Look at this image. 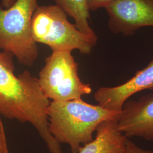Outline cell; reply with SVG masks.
Masks as SVG:
<instances>
[{
    "mask_svg": "<svg viewBox=\"0 0 153 153\" xmlns=\"http://www.w3.org/2000/svg\"><path fill=\"white\" fill-rule=\"evenodd\" d=\"M13 59L0 50V112L7 119L41 129L47 122L50 100L42 92L38 78L30 71L15 74Z\"/></svg>",
    "mask_w": 153,
    "mask_h": 153,
    "instance_id": "1",
    "label": "cell"
},
{
    "mask_svg": "<svg viewBox=\"0 0 153 153\" xmlns=\"http://www.w3.org/2000/svg\"><path fill=\"white\" fill-rule=\"evenodd\" d=\"M2 116L0 112V153H9L7 138Z\"/></svg>",
    "mask_w": 153,
    "mask_h": 153,
    "instance_id": "11",
    "label": "cell"
},
{
    "mask_svg": "<svg viewBox=\"0 0 153 153\" xmlns=\"http://www.w3.org/2000/svg\"><path fill=\"white\" fill-rule=\"evenodd\" d=\"M117 124L118 130L128 138L153 140V93L137 100H126Z\"/></svg>",
    "mask_w": 153,
    "mask_h": 153,
    "instance_id": "7",
    "label": "cell"
},
{
    "mask_svg": "<svg viewBox=\"0 0 153 153\" xmlns=\"http://www.w3.org/2000/svg\"><path fill=\"white\" fill-rule=\"evenodd\" d=\"M124 153H153V150L143 149L140 148L128 138L126 142Z\"/></svg>",
    "mask_w": 153,
    "mask_h": 153,
    "instance_id": "12",
    "label": "cell"
},
{
    "mask_svg": "<svg viewBox=\"0 0 153 153\" xmlns=\"http://www.w3.org/2000/svg\"><path fill=\"white\" fill-rule=\"evenodd\" d=\"M38 6V0H16L7 9L0 4V50L26 66H33L38 57V47L31 30Z\"/></svg>",
    "mask_w": 153,
    "mask_h": 153,
    "instance_id": "4",
    "label": "cell"
},
{
    "mask_svg": "<svg viewBox=\"0 0 153 153\" xmlns=\"http://www.w3.org/2000/svg\"><path fill=\"white\" fill-rule=\"evenodd\" d=\"M16 0H1V5L4 8H9L13 5Z\"/></svg>",
    "mask_w": 153,
    "mask_h": 153,
    "instance_id": "14",
    "label": "cell"
},
{
    "mask_svg": "<svg viewBox=\"0 0 153 153\" xmlns=\"http://www.w3.org/2000/svg\"><path fill=\"white\" fill-rule=\"evenodd\" d=\"M75 22V25L82 33L95 35L96 33L90 25V10L87 0H53Z\"/></svg>",
    "mask_w": 153,
    "mask_h": 153,
    "instance_id": "10",
    "label": "cell"
},
{
    "mask_svg": "<svg viewBox=\"0 0 153 153\" xmlns=\"http://www.w3.org/2000/svg\"><path fill=\"white\" fill-rule=\"evenodd\" d=\"M31 34L35 42L48 46L52 52L77 50L89 55L98 41L97 35L80 31L59 6L39 5L31 21Z\"/></svg>",
    "mask_w": 153,
    "mask_h": 153,
    "instance_id": "3",
    "label": "cell"
},
{
    "mask_svg": "<svg viewBox=\"0 0 153 153\" xmlns=\"http://www.w3.org/2000/svg\"><path fill=\"white\" fill-rule=\"evenodd\" d=\"M38 79L42 92L51 102L78 99L92 92L90 85L81 80L78 64L71 52H52Z\"/></svg>",
    "mask_w": 153,
    "mask_h": 153,
    "instance_id": "5",
    "label": "cell"
},
{
    "mask_svg": "<svg viewBox=\"0 0 153 153\" xmlns=\"http://www.w3.org/2000/svg\"><path fill=\"white\" fill-rule=\"evenodd\" d=\"M117 121L102 122L91 142L82 146L78 153H124L128 138L117 129Z\"/></svg>",
    "mask_w": 153,
    "mask_h": 153,
    "instance_id": "9",
    "label": "cell"
},
{
    "mask_svg": "<svg viewBox=\"0 0 153 153\" xmlns=\"http://www.w3.org/2000/svg\"><path fill=\"white\" fill-rule=\"evenodd\" d=\"M105 9L108 27L114 33L129 36L141 28L153 27V0H113Z\"/></svg>",
    "mask_w": 153,
    "mask_h": 153,
    "instance_id": "6",
    "label": "cell"
},
{
    "mask_svg": "<svg viewBox=\"0 0 153 153\" xmlns=\"http://www.w3.org/2000/svg\"><path fill=\"white\" fill-rule=\"evenodd\" d=\"M121 112L110 111L82 98L65 102H50L47 109L51 134L60 143L68 144L72 153L94 140L93 133L102 122L119 120Z\"/></svg>",
    "mask_w": 153,
    "mask_h": 153,
    "instance_id": "2",
    "label": "cell"
},
{
    "mask_svg": "<svg viewBox=\"0 0 153 153\" xmlns=\"http://www.w3.org/2000/svg\"><path fill=\"white\" fill-rule=\"evenodd\" d=\"M145 90H153V60L120 85L99 88L94 94V99L98 105L105 109L121 112L131 97Z\"/></svg>",
    "mask_w": 153,
    "mask_h": 153,
    "instance_id": "8",
    "label": "cell"
},
{
    "mask_svg": "<svg viewBox=\"0 0 153 153\" xmlns=\"http://www.w3.org/2000/svg\"><path fill=\"white\" fill-rule=\"evenodd\" d=\"M113 0H87L88 9L94 11L100 8H105Z\"/></svg>",
    "mask_w": 153,
    "mask_h": 153,
    "instance_id": "13",
    "label": "cell"
}]
</instances>
